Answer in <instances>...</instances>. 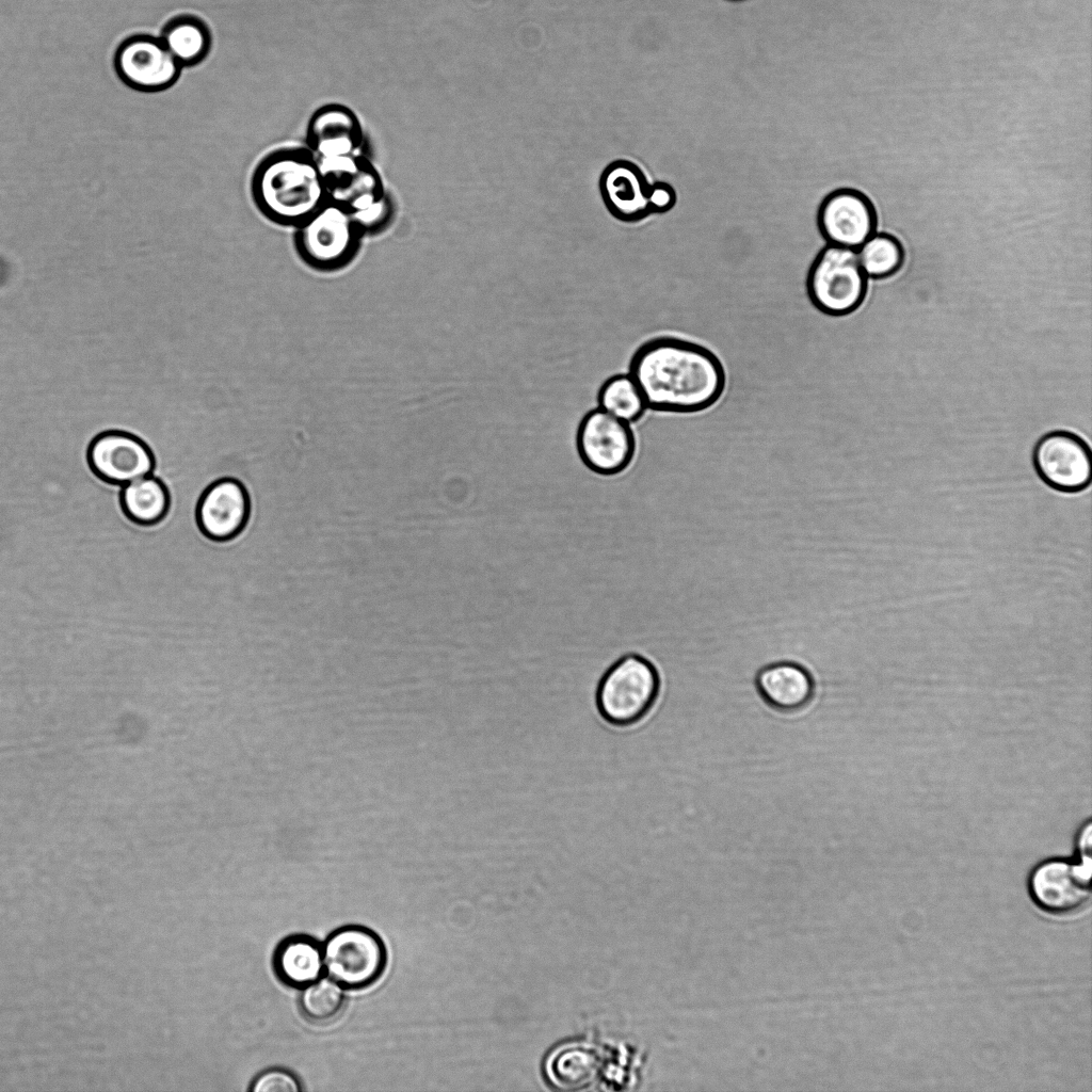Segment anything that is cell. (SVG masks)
Here are the masks:
<instances>
[{"mask_svg":"<svg viewBox=\"0 0 1092 1092\" xmlns=\"http://www.w3.org/2000/svg\"><path fill=\"white\" fill-rule=\"evenodd\" d=\"M647 410L693 414L716 404L726 386V372L710 349L677 336H656L632 353L628 371Z\"/></svg>","mask_w":1092,"mask_h":1092,"instance_id":"cell-1","label":"cell"},{"mask_svg":"<svg viewBox=\"0 0 1092 1092\" xmlns=\"http://www.w3.org/2000/svg\"><path fill=\"white\" fill-rule=\"evenodd\" d=\"M251 192L267 218L285 225L298 226L328 199L318 160L306 147L268 154L253 172Z\"/></svg>","mask_w":1092,"mask_h":1092,"instance_id":"cell-2","label":"cell"},{"mask_svg":"<svg viewBox=\"0 0 1092 1092\" xmlns=\"http://www.w3.org/2000/svg\"><path fill=\"white\" fill-rule=\"evenodd\" d=\"M658 692L656 668L647 658L632 652L606 671L597 687L596 706L608 724L636 729L654 707Z\"/></svg>","mask_w":1092,"mask_h":1092,"instance_id":"cell-3","label":"cell"},{"mask_svg":"<svg viewBox=\"0 0 1092 1092\" xmlns=\"http://www.w3.org/2000/svg\"><path fill=\"white\" fill-rule=\"evenodd\" d=\"M806 292L821 314L842 317L855 311L867 293L868 277L855 248L825 243L806 274Z\"/></svg>","mask_w":1092,"mask_h":1092,"instance_id":"cell-4","label":"cell"},{"mask_svg":"<svg viewBox=\"0 0 1092 1092\" xmlns=\"http://www.w3.org/2000/svg\"><path fill=\"white\" fill-rule=\"evenodd\" d=\"M324 974L344 990L373 985L387 966V949L372 929L349 924L333 930L322 943Z\"/></svg>","mask_w":1092,"mask_h":1092,"instance_id":"cell-5","label":"cell"},{"mask_svg":"<svg viewBox=\"0 0 1092 1092\" xmlns=\"http://www.w3.org/2000/svg\"><path fill=\"white\" fill-rule=\"evenodd\" d=\"M1091 855L1044 860L1033 867L1028 877L1030 898L1046 914H1075L1091 899Z\"/></svg>","mask_w":1092,"mask_h":1092,"instance_id":"cell-6","label":"cell"},{"mask_svg":"<svg viewBox=\"0 0 1092 1092\" xmlns=\"http://www.w3.org/2000/svg\"><path fill=\"white\" fill-rule=\"evenodd\" d=\"M576 448L582 463L599 476H616L632 463L637 441L631 424L599 407L587 412L576 431Z\"/></svg>","mask_w":1092,"mask_h":1092,"instance_id":"cell-7","label":"cell"},{"mask_svg":"<svg viewBox=\"0 0 1092 1092\" xmlns=\"http://www.w3.org/2000/svg\"><path fill=\"white\" fill-rule=\"evenodd\" d=\"M359 228L349 211L327 199L298 225V246L312 266L331 269L348 261L357 243Z\"/></svg>","mask_w":1092,"mask_h":1092,"instance_id":"cell-8","label":"cell"},{"mask_svg":"<svg viewBox=\"0 0 1092 1092\" xmlns=\"http://www.w3.org/2000/svg\"><path fill=\"white\" fill-rule=\"evenodd\" d=\"M1032 461L1038 476L1056 491L1077 493L1090 484V448L1074 433L1053 431L1043 435L1034 446Z\"/></svg>","mask_w":1092,"mask_h":1092,"instance_id":"cell-9","label":"cell"},{"mask_svg":"<svg viewBox=\"0 0 1092 1092\" xmlns=\"http://www.w3.org/2000/svg\"><path fill=\"white\" fill-rule=\"evenodd\" d=\"M318 163L328 199L351 215L370 208L387 195L380 172L363 152L320 159Z\"/></svg>","mask_w":1092,"mask_h":1092,"instance_id":"cell-10","label":"cell"},{"mask_svg":"<svg viewBox=\"0 0 1092 1092\" xmlns=\"http://www.w3.org/2000/svg\"><path fill=\"white\" fill-rule=\"evenodd\" d=\"M87 460L99 478L117 485L149 476L155 467L148 445L136 434L121 429L97 433L89 445Z\"/></svg>","mask_w":1092,"mask_h":1092,"instance_id":"cell-11","label":"cell"},{"mask_svg":"<svg viewBox=\"0 0 1092 1092\" xmlns=\"http://www.w3.org/2000/svg\"><path fill=\"white\" fill-rule=\"evenodd\" d=\"M817 227L825 243L857 248L877 228V213L870 199L853 189L829 193L817 211Z\"/></svg>","mask_w":1092,"mask_h":1092,"instance_id":"cell-12","label":"cell"},{"mask_svg":"<svg viewBox=\"0 0 1092 1092\" xmlns=\"http://www.w3.org/2000/svg\"><path fill=\"white\" fill-rule=\"evenodd\" d=\"M114 64L125 83L147 92L171 86L179 77L182 67L160 37L149 35L132 36L122 43L116 51Z\"/></svg>","mask_w":1092,"mask_h":1092,"instance_id":"cell-13","label":"cell"},{"mask_svg":"<svg viewBox=\"0 0 1092 1092\" xmlns=\"http://www.w3.org/2000/svg\"><path fill=\"white\" fill-rule=\"evenodd\" d=\"M598 190L609 214L623 223H638L654 214L649 183L632 161L615 159L601 171Z\"/></svg>","mask_w":1092,"mask_h":1092,"instance_id":"cell-14","label":"cell"},{"mask_svg":"<svg viewBox=\"0 0 1092 1092\" xmlns=\"http://www.w3.org/2000/svg\"><path fill=\"white\" fill-rule=\"evenodd\" d=\"M250 513V500L244 486L232 478L211 483L202 494L196 507V519L202 533L214 542H225L244 528Z\"/></svg>","mask_w":1092,"mask_h":1092,"instance_id":"cell-15","label":"cell"},{"mask_svg":"<svg viewBox=\"0 0 1092 1092\" xmlns=\"http://www.w3.org/2000/svg\"><path fill=\"white\" fill-rule=\"evenodd\" d=\"M306 148L318 159L362 152L364 129L357 114L348 106L328 103L308 119Z\"/></svg>","mask_w":1092,"mask_h":1092,"instance_id":"cell-16","label":"cell"},{"mask_svg":"<svg viewBox=\"0 0 1092 1092\" xmlns=\"http://www.w3.org/2000/svg\"><path fill=\"white\" fill-rule=\"evenodd\" d=\"M271 965L283 985L300 991L324 975L322 943L307 933L289 934L273 950Z\"/></svg>","mask_w":1092,"mask_h":1092,"instance_id":"cell-17","label":"cell"},{"mask_svg":"<svg viewBox=\"0 0 1092 1092\" xmlns=\"http://www.w3.org/2000/svg\"><path fill=\"white\" fill-rule=\"evenodd\" d=\"M758 690L772 707L794 711L807 707L814 697L810 674L794 662H776L762 669L756 679Z\"/></svg>","mask_w":1092,"mask_h":1092,"instance_id":"cell-18","label":"cell"},{"mask_svg":"<svg viewBox=\"0 0 1092 1092\" xmlns=\"http://www.w3.org/2000/svg\"><path fill=\"white\" fill-rule=\"evenodd\" d=\"M600 1069L599 1054L584 1043H572L558 1048L546 1064L551 1082L564 1090L587 1088L596 1079Z\"/></svg>","mask_w":1092,"mask_h":1092,"instance_id":"cell-19","label":"cell"},{"mask_svg":"<svg viewBox=\"0 0 1092 1092\" xmlns=\"http://www.w3.org/2000/svg\"><path fill=\"white\" fill-rule=\"evenodd\" d=\"M121 504L130 520L154 525L162 520L168 511V489L154 475L145 476L122 486Z\"/></svg>","mask_w":1092,"mask_h":1092,"instance_id":"cell-20","label":"cell"},{"mask_svg":"<svg viewBox=\"0 0 1092 1092\" xmlns=\"http://www.w3.org/2000/svg\"><path fill=\"white\" fill-rule=\"evenodd\" d=\"M160 39L181 66L202 62L211 47L208 28L192 16H180L168 21Z\"/></svg>","mask_w":1092,"mask_h":1092,"instance_id":"cell-21","label":"cell"},{"mask_svg":"<svg viewBox=\"0 0 1092 1092\" xmlns=\"http://www.w3.org/2000/svg\"><path fill=\"white\" fill-rule=\"evenodd\" d=\"M596 400L597 407L629 424L639 421L647 411L644 397L628 372L606 379Z\"/></svg>","mask_w":1092,"mask_h":1092,"instance_id":"cell-22","label":"cell"},{"mask_svg":"<svg viewBox=\"0 0 1092 1092\" xmlns=\"http://www.w3.org/2000/svg\"><path fill=\"white\" fill-rule=\"evenodd\" d=\"M347 1001L346 990L325 974L300 990L298 1005L304 1018L324 1025L336 1019Z\"/></svg>","mask_w":1092,"mask_h":1092,"instance_id":"cell-23","label":"cell"},{"mask_svg":"<svg viewBox=\"0 0 1092 1092\" xmlns=\"http://www.w3.org/2000/svg\"><path fill=\"white\" fill-rule=\"evenodd\" d=\"M856 253L868 278H885L895 274L904 259L899 240L884 232L871 235L856 248Z\"/></svg>","mask_w":1092,"mask_h":1092,"instance_id":"cell-24","label":"cell"},{"mask_svg":"<svg viewBox=\"0 0 1092 1092\" xmlns=\"http://www.w3.org/2000/svg\"><path fill=\"white\" fill-rule=\"evenodd\" d=\"M247 1090L250 1092H301L303 1086L299 1077L290 1070L273 1066L257 1074Z\"/></svg>","mask_w":1092,"mask_h":1092,"instance_id":"cell-25","label":"cell"},{"mask_svg":"<svg viewBox=\"0 0 1092 1092\" xmlns=\"http://www.w3.org/2000/svg\"><path fill=\"white\" fill-rule=\"evenodd\" d=\"M734 1H738V0H734Z\"/></svg>","mask_w":1092,"mask_h":1092,"instance_id":"cell-26","label":"cell"}]
</instances>
